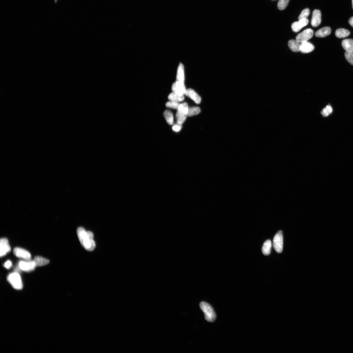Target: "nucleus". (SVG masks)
<instances>
[{"mask_svg": "<svg viewBox=\"0 0 353 353\" xmlns=\"http://www.w3.org/2000/svg\"><path fill=\"white\" fill-rule=\"evenodd\" d=\"M350 24L353 27V17H351L349 20Z\"/></svg>", "mask_w": 353, "mask_h": 353, "instance_id": "32", "label": "nucleus"}, {"mask_svg": "<svg viewBox=\"0 0 353 353\" xmlns=\"http://www.w3.org/2000/svg\"><path fill=\"white\" fill-rule=\"evenodd\" d=\"M12 262L10 260H7L4 264V267L7 269H9L12 266Z\"/></svg>", "mask_w": 353, "mask_h": 353, "instance_id": "31", "label": "nucleus"}, {"mask_svg": "<svg viewBox=\"0 0 353 353\" xmlns=\"http://www.w3.org/2000/svg\"><path fill=\"white\" fill-rule=\"evenodd\" d=\"M184 66L182 64L180 63L178 67L176 81L184 82Z\"/></svg>", "mask_w": 353, "mask_h": 353, "instance_id": "15", "label": "nucleus"}, {"mask_svg": "<svg viewBox=\"0 0 353 353\" xmlns=\"http://www.w3.org/2000/svg\"><path fill=\"white\" fill-rule=\"evenodd\" d=\"M350 32L348 30L344 29H339L336 30L335 36L339 38H343L349 36Z\"/></svg>", "mask_w": 353, "mask_h": 353, "instance_id": "22", "label": "nucleus"}, {"mask_svg": "<svg viewBox=\"0 0 353 353\" xmlns=\"http://www.w3.org/2000/svg\"><path fill=\"white\" fill-rule=\"evenodd\" d=\"M332 112L333 109L332 107L330 105H328L322 110L321 114L323 117H326L331 114Z\"/></svg>", "mask_w": 353, "mask_h": 353, "instance_id": "25", "label": "nucleus"}, {"mask_svg": "<svg viewBox=\"0 0 353 353\" xmlns=\"http://www.w3.org/2000/svg\"><path fill=\"white\" fill-rule=\"evenodd\" d=\"M168 99L170 101L181 102L184 100V95H180L172 92L169 95Z\"/></svg>", "mask_w": 353, "mask_h": 353, "instance_id": "18", "label": "nucleus"}, {"mask_svg": "<svg viewBox=\"0 0 353 353\" xmlns=\"http://www.w3.org/2000/svg\"><path fill=\"white\" fill-rule=\"evenodd\" d=\"M57 0H55V3H56L57 2Z\"/></svg>", "mask_w": 353, "mask_h": 353, "instance_id": "34", "label": "nucleus"}, {"mask_svg": "<svg viewBox=\"0 0 353 353\" xmlns=\"http://www.w3.org/2000/svg\"><path fill=\"white\" fill-rule=\"evenodd\" d=\"M313 34V30L311 29H307L298 34L296 37V40L300 43L307 42L312 38Z\"/></svg>", "mask_w": 353, "mask_h": 353, "instance_id": "6", "label": "nucleus"}, {"mask_svg": "<svg viewBox=\"0 0 353 353\" xmlns=\"http://www.w3.org/2000/svg\"><path fill=\"white\" fill-rule=\"evenodd\" d=\"M310 13V11L309 8H306L303 10L299 16L298 19L299 20L307 18L309 16Z\"/></svg>", "mask_w": 353, "mask_h": 353, "instance_id": "29", "label": "nucleus"}, {"mask_svg": "<svg viewBox=\"0 0 353 353\" xmlns=\"http://www.w3.org/2000/svg\"><path fill=\"white\" fill-rule=\"evenodd\" d=\"M164 116L169 124L171 125L173 124L174 117L173 114L171 111L169 110L165 111L164 113Z\"/></svg>", "mask_w": 353, "mask_h": 353, "instance_id": "23", "label": "nucleus"}, {"mask_svg": "<svg viewBox=\"0 0 353 353\" xmlns=\"http://www.w3.org/2000/svg\"><path fill=\"white\" fill-rule=\"evenodd\" d=\"M77 234L81 245L86 250L92 251L94 250L96 244L92 232L86 231L83 227H80L77 230Z\"/></svg>", "mask_w": 353, "mask_h": 353, "instance_id": "1", "label": "nucleus"}, {"mask_svg": "<svg viewBox=\"0 0 353 353\" xmlns=\"http://www.w3.org/2000/svg\"><path fill=\"white\" fill-rule=\"evenodd\" d=\"M182 125L178 123L174 125L172 127L173 130L176 132H179L181 131L182 128Z\"/></svg>", "mask_w": 353, "mask_h": 353, "instance_id": "30", "label": "nucleus"}, {"mask_svg": "<svg viewBox=\"0 0 353 353\" xmlns=\"http://www.w3.org/2000/svg\"><path fill=\"white\" fill-rule=\"evenodd\" d=\"M201 310L204 312L206 320L209 322H213L216 319V315L212 307L208 304L202 302L200 304Z\"/></svg>", "mask_w": 353, "mask_h": 353, "instance_id": "2", "label": "nucleus"}, {"mask_svg": "<svg viewBox=\"0 0 353 353\" xmlns=\"http://www.w3.org/2000/svg\"><path fill=\"white\" fill-rule=\"evenodd\" d=\"M11 250L8 240L6 238H2L0 241V256H5Z\"/></svg>", "mask_w": 353, "mask_h": 353, "instance_id": "9", "label": "nucleus"}, {"mask_svg": "<svg viewBox=\"0 0 353 353\" xmlns=\"http://www.w3.org/2000/svg\"><path fill=\"white\" fill-rule=\"evenodd\" d=\"M314 49L313 45L308 42H305L301 43L300 47V51L302 53L307 54L313 51Z\"/></svg>", "mask_w": 353, "mask_h": 353, "instance_id": "14", "label": "nucleus"}, {"mask_svg": "<svg viewBox=\"0 0 353 353\" xmlns=\"http://www.w3.org/2000/svg\"><path fill=\"white\" fill-rule=\"evenodd\" d=\"M7 280L14 289L20 290L23 288L21 277L18 273L10 274L7 277Z\"/></svg>", "mask_w": 353, "mask_h": 353, "instance_id": "4", "label": "nucleus"}, {"mask_svg": "<svg viewBox=\"0 0 353 353\" xmlns=\"http://www.w3.org/2000/svg\"><path fill=\"white\" fill-rule=\"evenodd\" d=\"M18 265L20 270L25 272L32 271L36 267L34 260L21 261L19 262Z\"/></svg>", "mask_w": 353, "mask_h": 353, "instance_id": "7", "label": "nucleus"}, {"mask_svg": "<svg viewBox=\"0 0 353 353\" xmlns=\"http://www.w3.org/2000/svg\"><path fill=\"white\" fill-rule=\"evenodd\" d=\"M301 43L298 42L296 40H291L288 42V46L290 49L293 51L298 52L300 51V47Z\"/></svg>", "mask_w": 353, "mask_h": 353, "instance_id": "20", "label": "nucleus"}, {"mask_svg": "<svg viewBox=\"0 0 353 353\" xmlns=\"http://www.w3.org/2000/svg\"><path fill=\"white\" fill-rule=\"evenodd\" d=\"M342 45L343 49L346 51L353 52V39H345L342 42Z\"/></svg>", "mask_w": 353, "mask_h": 353, "instance_id": "17", "label": "nucleus"}, {"mask_svg": "<svg viewBox=\"0 0 353 353\" xmlns=\"http://www.w3.org/2000/svg\"><path fill=\"white\" fill-rule=\"evenodd\" d=\"M289 0H279L278 3V8L281 10H284L286 8Z\"/></svg>", "mask_w": 353, "mask_h": 353, "instance_id": "26", "label": "nucleus"}, {"mask_svg": "<svg viewBox=\"0 0 353 353\" xmlns=\"http://www.w3.org/2000/svg\"><path fill=\"white\" fill-rule=\"evenodd\" d=\"M184 82L176 81L172 86V92L180 95H184L186 91Z\"/></svg>", "mask_w": 353, "mask_h": 353, "instance_id": "10", "label": "nucleus"}, {"mask_svg": "<svg viewBox=\"0 0 353 353\" xmlns=\"http://www.w3.org/2000/svg\"><path fill=\"white\" fill-rule=\"evenodd\" d=\"M272 247V243L269 240H267L263 245L262 251L263 254L267 256L271 252Z\"/></svg>", "mask_w": 353, "mask_h": 353, "instance_id": "19", "label": "nucleus"}, {"mask_svg": "<svg viewBox=\"0 0 353 353\" xmlns=\"http://www.w3.org/2000/svg\"><path fill=\"white\" fill-rule=\"evenodd\" d=\"M309 23L307 18H303L293 23L291 26L292 31L295 32H298L303 28L307 26Z\"/></svg>", "mask_w": 353, "mask_h": 353, "instance_id": "11", "label": "nucleus"}, {"mask_svg": "<svg viewBox=\"0 0 353 353\" xmlns=\"http://www.w3.org/2000/svg\"><path fill=\"white\" fill-rule=\"evenodd\" d=\"M189 108L186 102L180 104L176 115L177 123L182 124L185 122L188 117Z\"/></svg>", "mask_w": 353, "mask_h": 353, "instance_id": "3", "label": "nucleus"}, {"mask_svg": "<svg viewBox=\"0 0 353 353\" xmlns=\"http://www.w3.org/2000/svg\"><path fill=\"white\" fill-rule=\"evenodd\" d=\"M13 253L17 257L25 260H30L31 258V255L28 251L22 248L17 247L13 250Z\"/></svg>", "mask_w": 353, "mask_h": 353, "instance_id": "8", "label": "nucleus"}, {"mask_svg": "<svg viewBox=\"0 0 353 353\" xmlns=\"http://www.w3.org/2000/svg\"><path fill=\"white\" fill-rule=\"evenodd\" d=\"M185 95L197 104H199L201 102V97L192 89H187Z\"/></svg>", "mask_w": 353, "mask_h": 353, "instance_id": "13", "label": "nucleus"}, {"mask_svg": "<svg viewBox=\"0 0 353 353\" xmlns=\"http://www.w3.org/2000/svg\"><path fill=\"white\" fill-rule=\"evenodd\" d=\"M283 238L281 231L278 232L275 235L273 240V246L275 251L278 253H281L283 251Z\"/></svg>", "mask_w": 353, "mask_h": 353, "instance_id": "5", "label": "nucleus"}, {"mask_svg": "<svg viewBox=\"0 0 353 353\" xmlns=\"http://www.w3.org/2000/svg\"><path fill=\"white\" fill-rule=\"evenodd\" d=\"M321 14L319 10H315L313 13L311 24L312 26L317 27L320 24L321 22Z\"/></svg>", "mask_w": 353, "mask_h": 353, "instance_id": "12", "label": "nucleus"}, {"mask_svg": "<svg viewBox=\"0 0 353 353\" xmlns=\"http://www.w3.org/2000/svg\"><path fill=\"white\" fill-rule=\"evenodd\" d=\"M352 8L353 9V0H352Z\"/></svg>", "mask_w": 353, "mask_h": 353, "instance_id": "33", "label": "nucleus"}, {"mask_svg": "<svg viewBox=\"0 0 353 353\" xmlns=\"http://www.w3.org/2000/svg\"><path fill=\"white\" fill-rule=\"evenodd\" d=\"M180 105V104L179 102L170 101L166 103V106L169 108L177 110Z\"/></svg>", "mask_w": 353, "mask_h": 353, "instance_id": "27", "label": "nucleus"}, {"mask_svg": "<svg viewBox=\"0 0 353 353\" xmlns=\"http://www.w3.org/2000/svg\"><path fill=\"white\" fill-rule=\"evenodd\" d=\"M345 57L347 61L351 65H353V52L346 51L345 54Z\"/></svg>", "mask_w": 353, "mask_h": 353, "instance_id": "28", "label": "nucleus"}, {"mask_svg": "<svg viewBox=\"0 0 353 353\" xmlns=\"http://www.w3.org/2000/svg\"><path fill=\"white\" fill-rule=\"evenodd\" d=\"M34 261L36 266L39 267L46 265L49 262V261L48 259L39 256L35 257Z\"/></svg>", "mask_w": 353, "mask_h": 353, "instance_id": "21", "label": "nucleus"}, {"mask_svg": "<svg viewBox=\"0 0 353 353\" xmlns=\"http://www.w3.org/2000/svg\"><path fill=\"white\" fill-rule=\"evenodd\" d=\"M331 33V29L328 27L321 28L315 32V35L318 37H324L329 35Z\"/></svg>", "mask_w": 353, "mask_h": 353, "instance_id": "16", "label": "nucleus"}, {"mask_svg": "<svg viewBox=\"0 0 353 353\" xmlns=\"http://www.w3.org/2000/svg\"><path fill=\"white\" fill-rule=\"evenodd\" d=\"M200 108L198 107L189 108L188 117H191L199 114L200 112Z\"/></svg>", "mask_w": 353, "mask_h": 353, "instance_id": "24", "label": "nucleus"}]
</instances>
